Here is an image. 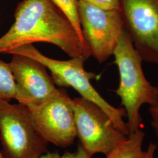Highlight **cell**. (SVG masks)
Masks as SVG:
<instances>
[{
	"label": "cell",
	"mask_w": 158,
	"mask_h": 158,
	"mask_svg": "<svg viewBox=\"0 0 158 158\" xmlns=\"http://www.w3.org/2000/svg\"><path fill=\"white\" fill-rule=\"evenodd\" d=\"M14 17V23L0 38V53L43 42L57 46L71 58L91 56L68 17L51 0H23Z\"/></svg>",
	"instance_id": "cell-1"
},
{
	"label": "cell",
	"mask_w": 158,
	"mask_h": 158,
	"mask_svg": "<svg viewBox=\"0 0 158 158\" xmlns=\"http://www.w3.org/2000/svg\"><path fill=\"white\" fill-rule=\"evenodd\" d=\"M113 56L119 76L118 87L115 92L126 111L131 134L142 127V106L158 102V87L147 80L142 69L143 61L124 28Z\"/></svg>",
	"instance_id": "cell-2"
},
{
	"label": "cell",
	"mask_w": 158,
	"mask_h": 158,
	"mask_svg": "<svg viewBox=\"0 0 158 158\" xmlns=\"http://www.w3.org/2000/svg\"><path fill=\"white\" fill-rule=\"evenodd\" d=\"M7 54H17L31 57L42 63L51 71L52 79L59 87H71L77 91L81 97L92 102L102 108L111 119L115 126L124 135H129L130 132L124 121L127 117L123 107H114L109 104L91 83L96 75L85 71L84 57H73L68 60H58L44 55L32 44L20 46L7 52Z\"/></svg>",
	"instance_id": "cell-3"
},
{
	"label": "cell",
	"mask_w": 158,
	"mask_h": 158,
	"mask_svg": "<svg viewBox=\"0 0 158 158\" xmlns=\"http://www.w3.org/2000/svg\"><path fill=\"white\" fill-rule=\"evenodd\" d=\"M0 142L5 158H39L48 142L34 128L28 109L22 104L0 102Z\"/></svg>",
	"instance_id": "cell-4"
},
{
	"label": "cell",
	"mask_w": 158,
	"mask_h": 158,
	"mask_svg": "<svg viewBox=\"0 0 158 158\" xmlns=\"http://www.w3.org/2000/svg\"><path fill=\"white\" fill-rule=\"evenodd\" d=\"M73 100L76 137L91 158L97 153L106 155L127 140L128 136L96 104L81 97Z\"/></svg>",
	"instance_id": "cell-5"
},
{
	"label": "cell",
	"mask_w": 158,
	"mask_h": 158,
	"mask_svg": "<svg viewBox=\"0 0 158 158\" xmlns=\"http://www.w3.org/2000/svg\"><path fill=\"white\" fill-rule=\"evenodd\" d=\"M80 24L85 43L100 63L113 55L124 28L121 10H105L78 1Z\"/></svg>",
	"instance_id": "cell-6"
},
{
	"label": "cell",
	"mask_w": 158,
	"mask_h": 158,
	"mask_svg": "<svg viewBox=\"0 0 158 158\" xmlns=\"http://www.w3.org/2000/svg\"><path fill=\"white\" fill-rule=\"evenodd\" d=\"M27 107L34 128L48 143L62 148L73 143L76 138L73 100L66 91L60 89L44 102Z\"/></svg>",
	"instance_id": "cell-7"
},
{
	"label": "cell",
	"mask_w": 158,
	"mask_h": 158,
	"mask_svg": "<svg viewBox=\"0 0 158 158\" xmlns=\"http://www.w3.org/2000/svg\"><path fill=\"white\" fill-rule=\"evenodd\" d=\"M124 29L143 61L158 66V0H119Z\"/></svg>",
	"instance_id": "cell-8"
},
{
	"label": "cell",
	"mask_w": 158,
	"mask_h": 158,
	"mask_svg": "<svg viewBox=\"0 0 158 158\" xmlns=\"http://www.w3.org/2000/svg\"><path fill=\"white\" fill-rule=\"evenodd\" d=\"M15 85V100L26 107L37 106L47 101L59 91L39 61L21 55H12L9 63Z\"/></svg>",
	"instance_id": "cell-9"
},
{
	"label": "cell",
	"mask_w": 158,
	"mask_h": 158,
	"mask_svg": "<svg viewBox=\"0 0 158 158\" xmlns=\"http://www.w3.org/2000/svg\"><path fill=\"white\" fill-rule=\"evenodd\" d=\"M145 133L141 130L131 133L126 141L114 149L105 158H143L145 151L142 150V143Z\"/></svg>",
	"instance_id": "cell-10"
},
{
	"label": "cell",
	"mask_w": 158,
	"mask_h": 158,
	"mask_svg": "<svg viewBox=\"0 0 158 158\" xmlns=\"http://www.w3.org/2000/svg\"><path fill=\"white\" fill-rule=\"evenodd\" d=\"M16 96V85L10 64L0 60V102H10Z\"/></svg>",
	"instance_id": "cell-11"
},
{
	"label": "cell",
	"mask_w": 158,
	"mask_h": 158,
	"mask_svg": "<svg viewBox=\"0 0 158 158\" xmlns=\"http://www.w3.org/2000/svg\"><path fill=\"white\" fill-rule=\"evenodd\" d=\"M68 17V19L76 30L80 38L85 44L81 29L80 24L77 10V0H51ZM87 46V45H86Z\"/></svg>",
	"instance_id": "cell-12"
},
{
	"label": "cell",
	"mask_w": 158,
	"mask_h": 158,
	"mask_svg": "<svg viewBox=\"0 0 158 158\" xmlns=\"http://www.w3.org/2000/svg\"><path fill=\"white\" fill-rule=\"evenodd\" d=\"M105 10H120L119 0H77Z\"/></svg>",
	"instance_id": "cell-13"
},
{
	"label": "cell",
	"mask_w": 158,
	"mask_h": 158,
	"mask_svg": "<svg viewBox=\"0 0 158 158\" xmlns=\"http://www.w3.org/2000/svg\"><path fill=\"white\" fill-rule=\"evenodd\" d=\"M149 112L152 118L151 125L158 137V102L155 104L150 106Z\"/></svg>",
	"instance_id": "cell-14"
},
{
	"label": "cell",
	"mask_w": 158,
	"mask_h": 158,
	"mask_svg": "<svg viewBox=\"0 0 158 158\" xmlns=\"http://www.w3.org/2000/svg\"><path fill=\"white\" fill-rule=\"evenodd\" d=\"M60 158H92L85 152L83 148L80 145L77 151L74 152L67 151L64 153Z\"/></svg>",
	"instance_id": "cell-15"
},
{
	"label": "cell",
	"mask_w": 158,
	"mask_h": 158,
	"mask_svg": "<svg viewBox=\"0 0 158 158\" xmlns=\"http://www.w3.org/2000/svg\"><path fill=\"white\" fill-rule=\"evenodd\" d=\"M157 149V145L153 142H151L145 151V155L143 158H154L155 153Z\"/></svg>",
	"instance_id": "cell-16"
},
{
	"label": "cell",
	"mask_w": 158,
	"mask_h": 158,
	"mask_svg": "<svg viewBox=\"0 0 158 158\" xmlns=\"http://www.w3.org/2000/svg\"><path fill=\"white\" fill-rule=\"evenodd\" d=\"M61 156L57 152H49L45 153L39 158H60Z\"/></svg>",
	"instance_id": "cell-17"
},
{
	"label": "cell",
	"mask_w": 158,
	"mask_h": 158,
	"mask_svg": "<svg viewBox=\"0 0 158 158\" xmlns=\"http://www.w3.org/2000/svg\"><path fill=\"white\" fill-rule=\"evenodd\" d=\"M0 158H5L4 155L2 154V152L0 151Z\"/></svg>",
	"instance_id": "cell-18"
}]
</instances>
